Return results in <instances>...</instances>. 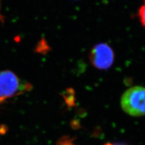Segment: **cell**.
<instances>
[{
	"instance_id": "6da1fadb",
	"label": "cell",
	"mask_w": 145,
	"mask_h": 145,
	"mask_svg": "<svg viewBox=\"0 0 145 145\" xmlns=\"http://www.w3.org/2000/svg\"><path fill=\"white\" fill-rule=\"evenodd\" d=\"M32 86L22 81L14 72H0V104L6 99L30 90Z\"/></svg>"
},
{
	"instance_id": "7a4b0ae2",
	"label": "cell",
	"mask_w": 145,
	"mask_h": 145,
	"mask_svg": "<svg viewBox=\"0 0 145 145\" xmlns=\"http://www.w3.org/2000/svg\"><path fill=\"white\" fill-rule=\"evenodd\" d=\"M121 106L126 113L135 117L145 115V88L135 86L122 96Z\"/></svg>"
},
{
	"instance_id": "3957f363",
	"label": "cell",
	"mask_w": 145,
	"mask_h": 145,
	"mask_svg": "<svg viewBox=\"0 0 145 145\" xmlns=\"http://www.w3.org/2000/svg\"><path fill=\"white\" fill-rule=\"evenodd\" d=\"M90 60L95 67L105 69L110 67L113 63L114 52L108 45L98 44L93 47L91 52Z\"/></svg>"
},
{
	"instance_id": "277c9868",
	"label": "cell",
	"mask_w": 145,
	"mask_h": 145,
	"mask_svg": "<svg viewBox=\"0 0 145 145\" xmlns=\"http://www.w3.org/2000/svg\"><path fill=\"white\" fill-rule=\"evenodd\" d=\"M139 16L141 23L145 27V0L143 5L140 7L139 11Z\"/></svg>"
},
{
	"instance_id": "5b68a950",
	"label": "cell",
	"mask_w": 145,
	"mask_h": 145,
	"mask_svg": "<svg viewBox=\"0 0 145 145\" xmlns=\"http://www.w3.org/2000/svg\"><path fill=\"white\" fill-rule=\"evenodd\" d=\"M114 145H127V144H124V143H117V144H114Z\"/></svg>"
},
{
	"instance_id": "8992f818",
	"label": "cell",
	"mask_w": 145,
	"mask_h": 145,
	"mask_svg": "<svg viewBox=\"0 0 145 145\" xmlns=\"http://www.w3.org/2000/svg\"><path fill=\"white\" fill-rule=\"evenodd\" d=\"M104 145H113V144H111V143H107V144H105Z\"/></svg>"
},
{
	"instance_id": "52a82bcc",
	"label": "cell",
	"mask_w": 145,
	"mask_h": 145,
	"mask_svg": "<svg viewBox=\"0 0 145 145\" xmlns=\"http://www.w3.org/2000/svg\"><path fill=\"white\" fill-rule=\"evenodd\" d=\"M2 16L1 15V14H0V20H2Z\"/></svg>"
}]
</instances>
